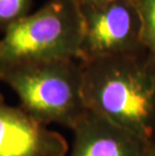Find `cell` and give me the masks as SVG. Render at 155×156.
<instances>
[{
    "label": "cell",
    "mask_w": 155,
    "mask_h": 156,
    "mask_svg": "<svg viewBox=\"0 0 155 156\" xmlns=\"http://www.w3.org/2000/svg\"><path fill=\"white\" fill-rule=\"evenodd\" d=\"M82 65L88 111L155 143V58L144 51Z\"/></svg>",
    "instance_id": "1"
},
{
    "label": "cell",
    "mask_w": 155,
    "mask_h": 156,
    "mask_svg": "<svg viewBox=\"0 0 155 156\" xmlns=\"http://www.w3.org/2000/svg\"><path fill=\"white\" fill-rule=\"evenodd\" d=\"M0 81L10 87L20 107L39 124L74 129L88 114L83 65L78 59L0 66Z\"/></svg>",
    "instance_id": "2"
},
{
    "label": "cell",
    "mask_w": 155,
    "mask_h": 156,
    "mask_svg": "<svg viewBox=\"0 0 155 156\" xmlns=\"http://www.w3.org/2000/svg\"><path fill=\"white\" fill-rule=\"evenodd\" d=\"M82 35L80 6L74 0H48L2 34L0 66L78 59Z\"/></svg>",
    "instance_id": "3"
},
{
    "label": "cell",
    "mask_w": 155,
    "mask_h": 156,
    "mask_svg": "<svg viewBox=\"0 0 155 156\" xmlns=\"http://www.w3.org/2000/svg\"><path fill=\"white\" fill-rule=\"evenodd\" d=\"M79 6L83 18L79 62L86 64L146 51L141 19L133 0H108Z\"/></svg>",
    "instance_id": "4"
},
{
    "label": "cell",
    "mask_w": 155,
    "mask_h": 156,
    "mask_svg": "<svg viewBox=\"0 0 155 156\" xmlns=\"http://www.w3.org/2000/svg\"><path fill=\"white\" fill-rule=\"evenodd\" d=\"M68 151L64 136L8 105L0 93V156H65Z\"/></svg>",
    "instance_id": "5"
},
{
    "label": "cell",
    "mask_w": 155,
    "mask_h": 156,
    "mask_svg": "<svg viewBox=\"0 0 155 156\" xmlns=\"http://www.w3.org/2000/svg\"><path fill=\"white\" fill-rule=\"evenodd\" d=\"M72 132L74 141L69 156H149L155 147L153 142L91 112Z\"/></svg>",
    "instance_id": "6"
},
{
    "label": "cell",
    "mask_w": 155,
    "mask_h": 156,
    "mask_svg": "<svg viewBox=\"0 0 155 156\" xmlns=\"http://www.w3.org/2000/svg\"><path fill=\"white\" fill-rule=\"evenodd\" d=\"M142 24L144 48L155 58V0H133Z\"/></svg>",
    "instance_id": "7"
},
{
    "label": "cell",
    "mask_w": 155,
    "mask_h": 156,
    "mask_svg": "<svg viewBox=\"0 0 155 156\" xmlns=\"http://www.w3.org/2000/svg\"><path fill=\"white\" fill-rule=\"evenodd\" d=\"M32 0H0V34L30 14Z\"/></svg>",
    "instance_id": "8"
},
{
    "label": "cell",
    "mask_w": 155,
    "mask_h": 156,
    "mask_svg": "<svg viewBox=\"0 0 155 156\" xmlns=\"http://www.w3.org/2000/svg\"><path fill=\"white\" fill-rule=\"evenodd\" d=\"M78 5H86V4H94V3H101L108 1V0H74Z\"/></svg>",
    "instance_id": "9"
},
{
    "label": "cell",
    "mask_w": 155,
    "mask_h": 156,
    "mask_svg": "<svg viewBox=\"0 0 155 156\" xmlns=\"http://www.w3.org/2000/svg\"><path fill=\"white\" fill-rule=\"evenodd\" d=\"M149 156H155V147H154V149H153V151H152V152H151V154H150Z\"/></svg>",
    "instance_id": "10"
}]
</instances>
